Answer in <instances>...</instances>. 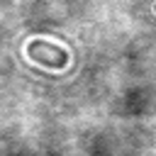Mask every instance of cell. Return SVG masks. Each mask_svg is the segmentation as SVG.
Returning <instances> with one entry per match:
<instances>
[{"mask_svg": "<svg viewBox=\"0 0 156 156\" xmlns=\"http://www.w3.org/2000/svg\"><path fill=\"white\" fill-rule=\"evenodd\" d=\"M27 56L46 68H66L68 66V54L66 49L56 46V44H49L44 39H32L27 44Z\"/></svg>", "mask_w": 156, "mask_h": 156, "instance_id": "6da1fadb", "label": "cell"}]
</instances>
